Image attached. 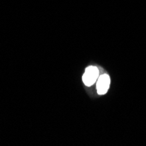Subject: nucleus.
I'll list each match as a JSON object with an SVG mask.
<instances>
[{
  "mask_svg": "<svg viewBox=\"0 0 146 146\" xmlns=\"http://www.w3.org/2000/svg\"><path fill=\"white\" fill-rule=\"evenodd\" d=\"M99 76V69L96 67L90 66V67L87 68L82 76V81L86 86H92L95 82H96Z\"/></svg>",
  "mask_w": 146,
  "mask_h": 146,
  "instance_id": "obj_1",
  "label": "nucleus"
},
{
  "mask_svg": "<svg viewBox=\"0 0 146 146\" xmlns=\"http://www.w3.org/2000/svg\"><path fill=\"white\" fill-rule=\"evenodd\" d=\"M97 84H96V89H97V93L99 95H104L107 93L109 87H110V76L108 74H102L99 76V78L96 81Z\"/></svg>",
  "mask_w": 146,
  "mask_h": 146,
  "instance_id": "obj_2",
  "label": "nucleus"
}]
</instances>
